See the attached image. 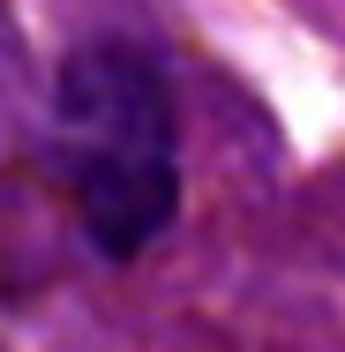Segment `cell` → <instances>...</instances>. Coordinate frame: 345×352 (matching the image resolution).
Returning a JSON list of instances; mask_svg holds the SVG:
<instances>
[{
    "mask_svg": "<svg viewBox=\"0 0 345 352\" xmlns=\"http://www.w3.org/2000/svg\"><path fill=\"white\" fill-rule=\"evenodd\" d=\"M61 180L98 255H143L180 210L173 90L136 45H75L53 82Z\"/></svg>",
    "mask_w": 345,
    "mask_h": 352,
    "instance_id": "obj_1",
    "label": "cell"
}]
</instances>
